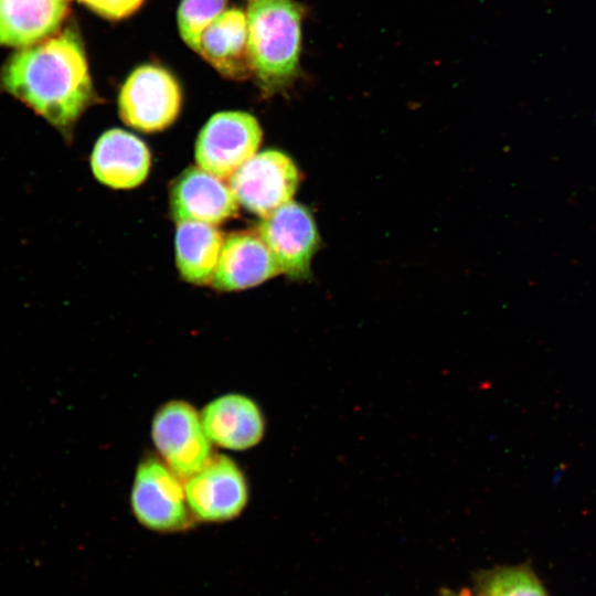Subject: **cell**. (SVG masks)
I'll return each mask as SVG.
<instances>
[{"mask_svg": "<svg viewBox=\"0 0 596 596\" xmlns=\"http://www.w3.org/2000/svg\"><path fill=\"white\" fill-rule=\"evenodd\" d=\"M0 91L19 99L70 141L81 116L98 100L76 25L9 56L0 70Z\"/></svg>", "mask_w": 596, "mask_h": 596, "instance_id": "obj_1", "label": "cell"}, {"mask_svg": "<svg viewBox=\"0 0 596 596\" xmlns=\"http://www.w3.org/2000/svg\"><path fill=\"white\" fill-rule=\"evenodd\" d=\"M306 8L295 0H254L247 9L248 54L259 89L273 96L301 74V25Z\"/></svg>", "mask_w": 596, "mask_h": 596, "instance_id": "obj_2", "label": "cell"}, {"mask_svg": "<svg viewBox=\"0 0 596 596\" xmlns=\"http://www.w3.org/2000/svg\"><path fill=\"white\" fill-rule=\"evenodd\" d=\"M130 504L136 519L157 532L187 530L193 520L181 479L156 457L138 465Z\"/></svg>", "mask_w": 596, "mask_h": 596, "instance_id": "obj_3", "label": "cell"}, {"mask_svg": "<svg viewBox=\"0 0 596 596\" xmlns=\"http://www.w3.org/2000/svg\"><path fill=\"white\" fill-rule=\"evenodd\" d=\"M182 102L175 77L153 64L137 67L127 77L118 97L123 121L143 132L161 131L177 119Z\"/></svg>", "mask_w": 596, "mask_h": 596, "instance_id": "obj_4", "label": "cell"}, {"mask_svg": "<svg viewBox=\"0 0 596 596\" xmlns=\"http://www.w3.org/2000/svg\"><path fill=\"white\" fill-rule=\"evenodd\" d=\"M151 436L162 461L184 481L213 456L201 415L184 401H171L157 411Z\"/></svg>", "mask_w": 596, "mask_h": 596, "instance_id": "obj_5", "label": "cell"}, {"mask_svg": "<svg viewBox=\"0 0 596 596\" xmlns=\"http://www.w3.org/2000/svg\"><path fill=\"white\" fill-rule=\"evenodd\" d=\"M262 138V128L253 115L245 111L217 113L199 132L195 161L213 175L230 178L256 153Z\"/></svg>", "mask_w": 596, "mask_h": 596, "instance_id": "obj_6", "label": "cell"}, {"mask_svg": "<svg viewBox=\"0 0 596 596\" xmlns=\"http://www.w3.org/2000/svg\"><path fill=\"white\" fill-rule=\"evenodd\" d=\"M228 179L237 202L264 219L291 201L299 171L287 155L265 150L256 152Z\"/></svg>", "mask_w": 596, "mask_h": 596, "instance_id": "obj_7", "label": "cell"}, {"mask_svg": "<svg viewBox=\"0 0 596 596\" xmlns=\"http://www.w3.org/2000/svg\"><path fill=\"white\" fill-rule=\"evenodd\" d=\"M184 491L192 515L205 522L233 520L248 500L242 470L224 455H213L202 469L188 478Z\"/></svg>", "mask_w": 596, "mask_h": 596, "instance_id": "obj_8", "label": "cell"}, {"mask_svg": "<svg viewBox=\"0 0 596 596\" xmlns=\"http://www.w3.org/2000/svg\"><path fill=\"white\" fill-rule=\"evenodd\" d=\"M258 234L283 274L291 279L309 276L311 258L319 248L320 237L306 206L289 201L263 219Z\"/></svg>", "mask_w": 596, "mask_h": 596, "instance_id": "obj_9", "label": "cell"}, {"mask_svg": "<svg viewBox=\"0 0 596 596\" xmlns=\"http://www.w3.org/2000/svg\"><path fill=\"white\" fill-rule=\"evenodd\" d=\"M171 215L177 223H223L238 214V202L230 184L200 167L185 169L170 191Z\"/></svg>", "mask_w": 596, "mask_h": 596, "instance_id": "obj_10", "label": "cell"}, {"mask_svg": "<svg viewBox=\"0 0 596 596\" xmlns=\"http://www.w3.org/2000/svg\"><path fill=\"white\" fill-rule=\"evenodd\" d=\"M279 274L277 262L258 233L236 232L224 238L211 285L217 290L235 291Z\"/></svg>", "mask_w": 596, "mask_h": 596, "instance_id": "obj_11", "label": "cell"}, {"mask_svg": "<svg viewBox=\"0 0 596 596\" xmlns=\"http://www.w3.org/2000/svg\"><path fill=\"white\" fill-rule=\"evenodd\" d=\"M150 164V151L146 143L123 129L104 132L91 156L95 178L114 189L138 187L146 180Z\"/></svg>", "mask_w": 596, "mask_h": 596, "instance_id": "obj_12", "label": "cell"}, {"mask_svg": "<svg viewBox=\"0 0 596 596\" xmlns=\"http://www.w3.org/2000/svg\"><path fill=\"white\" fill-rule=\"evenodd\" d=\"M201 421L212 443L232 450L254 447L265 433L259 406L242 394H226L211 401L202 409Z\"/></svg>", "mask_w": 596, "mask_h": 596, "instance_id": "obj_13", "label": "cell"}, {"mask_svg": "<svg viewBox=\"0 0 596 596\" xmlns=\"http://www.w3.org/2000/svg\"><path fill=\"white\" fill-rule=\"evenodd\" d=\"M195 52L227 79L244 81L252 77L247 14L237 8L223 11L204 30Z\"/></svg>", "mask_w": 596, "mask_h": 596, "instance_id": "obj_14", "label": "cell"}, {"mask_svg": "<svg viewBox=\"0 0 596 596\" xmlns=\"http://www.w3.org/2000/svg\"><path fill=\"white\" fill-rule=\"evenodd\" d=\"M72 0H0V46L26 47L61 31Z\"/></svg>", "mask_w": 596, "mask_h": 596, "instance_id": "obj_15", "label": "cell"}, {"mask_svg": "<svg viewBox=\"0 0 596 596\" xmlns=\"http://www.w3.org/2000/svg\"><path fill=\"white\" fill-rule=\"evenodd\" d=\"M224 237L213 224L184 221L175 231V263L181 277L194 285L212 283Z\"/></svg>", "mask_w": 596, "mask_h": 596, "instance_id": "obj_16", "label": "cell"}, {"mask_svg": "<svg viewBox=\"0 0 596 596\" xmlns=\"http://www.w3.org/2000/svg\"><path fill=\"white\" fill-rule=\"evenodd\" d=\"M478 587L480 596H549L536 574L525 564L482 572Z\"/></svg>", "mask_w": 596, "mask_h": 596, "instance_id": "obj_17", "label": "cell"}, {"mask_svg": "<svg viewBox=\"0 0 596 596\" xmlns=\"http://www.w3.org/2000/svg\"><path fill=\"white\" fill-rule=\"evenodd\" d=\"M227 0H182L177 21L183 42L195 51L200 36L226 10Z\"/></svg>", "mask_w": 596, "mask_h": 596, "instance_id": "obj_18", "label": "cell"}, {"mask_svg": "<svg viewBox=\"0 0 596 596\" xmlns=\"http://www.w3.org/2000/svg\"><path fill=\"white\" fill-rule=\"evenodd\" d=\"M86 8L109 20H121L135 13L145 0H78Z\"/></svg>", "mask_w": 596, "mask_h": 596, "instance_id": "obj_19", "label": "cell"}, {"mask_svg": "<svg viewBox=\"0 0 596 596\" xmlns=\"http://www.w3.org/2000/svg\"><path fill=\"white\" fill-rule=\"evenodd\" d=\"M440 596H473V595L466 589L451 590V589L445 588L440 592Z\"/></svg>", "mask_w": 596, "mask_h": 596, "instance_id": "obj_20", "label": "cell"}, {"mask_svg": "<svg viewBox=\"0 0 596 596\" xmlns=\"http://www.w3.org/2000/svg\"><path fill=\"white\" fill-rule=\"evenodd\" d=\"M252 1H254V0H252Z\"/></svg>", "mask_w": 596, "mask_h": 596, "instance_id": "obj_21", "label": "cell"}]
</instances>
